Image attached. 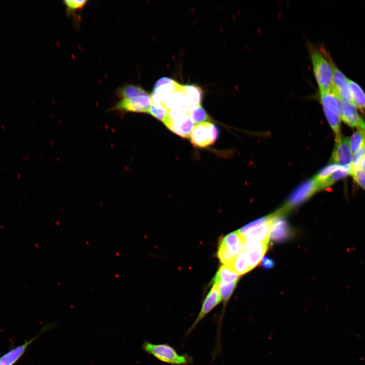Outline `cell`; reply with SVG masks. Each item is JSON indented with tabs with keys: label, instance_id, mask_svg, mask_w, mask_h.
Masks as SVG:
<instances>
[{
	"label": "cell",
	"instance_id": "obj_36",
	"mask_svg": "<svg viewBox=\"0 0 365 365\" xmlns=\"http://www.w3.org/2000/svg\"></svg>",
	"mask_w": 365,
	"mask_h": 365
},
{
	"label": "cell",
	"instance_id": "obj_4",
	"mask_svg": "<svg viewBox=\"0 0 365 365\" xmlns=\"http://www.w3.org/2000/svg\"><path fill=\"white\" fill-rule=\"evenodd\" d=\"M320 190L318 185L313 178L302 183L289 196L286 203L278 211L283 215L298 206Z\"/></svg>",
	"mask_w": 365,
	"mask_h": 365
},
{
	"label": "cell",
	"instance_id": "obj_12",
	"mask_svg": "<svg viewBox=\"0 0 365 365\" xmlns=\"http://www.w3.org/2000/svg\"><path fill=\"white\" fill-rule=\"evenodd\" d=\"M244 243L246 246L245 252L251 270L263 259L268 249L269 241H249Z\"/></svg>",
	"mask_w": 365,
	"mask_h": 365
},
{
	"label": "cell",
	"instance_id": "obj_35",
	"mask_svg": "<svg viewBox=\"0 0 365 365\" xmlns=\"http://www.w3.org/2000/svg\"><path fill=\"white\" fill-rule=\"evenodd\" d=\"M360 169L365 172V157L363 158L360 167Z\"/></svg>",
	"mask_w": 365,
	"mask_h": 365
},
{
	"label": "cell",
	"instance_id": "obj_22",
	"mask_svg": "<svg viewBox=\"0 0 365 365\" xmlns=\"http://www.w3.org/2000/svg\"><path fill=\"white\" fill-rule=\"evenodd\" d=\"M228 265L239 276L250 271L245 251H239L232 262Z\"/></svg>",
	"mask_w": 365,
	"mask_h": 365
},
{
	"label": "cell",
	"instance_id": "obj_2",
	"mask_svg": "<svg viewBox=\"0 0 365 365\" xmlns=\"http://www.w3.org/2000/svg\"><path fill=\"white\" fill-rule=\"evenodd\" d=\"M141 348L147 354L170 365H189L194 361L192 356L185 353L180 354L167 343L155 344L146 341L142 343Z\"/></svg>",
	"mask_w": 365,
	"mask_h": 365
},
{
	"label": "cell",
	"instance_id": "obj_5",
	"mask_svg": "<svg viewBox=\"0 0 365 365\" xmlns=\"http://www.w3.org/2000/svg\"><path fill=\"white\" fill-rule=\"evenodd\" d=\"M152 103L149 94L130 98L121 99L112 107V110L121 113H148Z\"/></svg>",
	"mask_w": 365,
	"mask_h": 365
},
{
	"label": "cell",
	"instance_id": "obj_1",
	"mask_svg": "<svg viewBox=\"0 0 365 365\" xmlns=\"http://www.w3.org/2000/svg\"><path fill=\"white\" fill-rule=\"evenodd\" d=\"M314 76L319 92L332 89L333 67L331 57L324 49L308 44Z\"/></svg>",
	"mask_w": 365,
	"mask_h": 365
},
{
	"label": "cell",
	"instance_id": "obj_34",
	"mask_svg": "<svg viewBox=\"0 0 365 365\" xmlns=\"http://www.w3.org/2000/svg\"><path fill=\"white\" fill-rule=\"evenodd\" d=\"M262 266L264 268L270 269L274 266V263L272 259L265 257L262 259Z\"/></svg>",
	"mask_w": 365,
	"mask_h": 365
},
{
	"label": "cell",
	"instance_id": "obj_33",
	"mask_svg": "<svg viewBox=\"0 0 365 365\" xmlns=\"http://www.w3.org/2000/svg\"><path fill=\"white\" fill-rule=\"evenodd\" d=\"M350 175L354 180L365 190V172L360 169L351 170Z\"/></svg>",
	"mask_w": 365,
	"mask_h": 365
},
{
	"label": "cell",
	"instance_id": "obj_10",
	"mask_svg": "<svg viewBox=\"0 0 365 365\" xmlns=\"http://www.w3.org/2000/svg\"><path fill=\"white\" fill-rule=\"evenodd\" d=\"M57 325L56 323L46 324L41 328L40 333L31 339L25 341V343L11 350L0 357V365H13L22 356L28 346L43 333L51 330Z\"/></svg>",
	"mask_w": 365,
	"mask_h": 365
},
{
	"label": "cell",
	"instance_id": "obj_7",
	"mask_svg": "<svg viewBox=\"0 0 365 365\" xmlns=\"http://www.w3.org/2000/svg\"><path fill=\"white\" fill-rule=\"evenodd\" d=\"M331 62L333 72L332 90L341 101L353 104L349 88V79L339 69L332 59Z\"/></svg>",
	"mask_w": 365,
	"mask_h": 365
},
{
	"label": "cell",
	"instance_id": "obj_27",
	"mask_svg": "<svg viewBox=\"0 0 365 365\" xmlns=\"http://www.w3.org/2000/svg\"><path fill=\"white\" fill-rule=\"evenodd\" d=\"M342 167L335 164H330L321 169L314 177L317 182L319 188L320 185L324 181L334 172L341 169ZM320 189V188H319Z\"/></svg>",
	"mask_w": 365,
	"mask_h": 365
},
{
	"label": "cell",
	"instance_id": "obj_14",
	"mask_svg": "<svg viewBox=\"0 0 365 365\" xmlns=\"http://www.w3.org/2000/svg\"><path fill=\"white\" fill-rule=\"evenodd\" d=\"M341 119L351 127H358L365 131V121L357 112V108L351 103L342 101Z\"/></svg>",
	"mask_w": 365,
	"mask_h": 365
},
{
	"label": "cell",
	"instance_id": "obj_15",
	"mask_svg": "<svg viewBox=\"0 0 365 365\" xmlns=\"http://www.w3.org/2000/svg\"><path fill=\"white\" fill-rule=\"evenodd\" d=\"M271 226L270 237L275 242L284 241L291 235V230L287 222L277 211Z\"/></svg>",
	"mask_w": 365,
	"mask_h": 365
},
{
	"label": "cell",
	"instance_id": "obj_13",
	"mask_svg": "<svg viewBox=\"0 0 365 365\" xmlns=\"http://www.w3.org/2000/svg\"><path fill=\"white\" fill-rule=\"evenodd\" d=\"M163 123L166 127L174 133L182 137L188 138L194 127V123L188 116L174 120L167 118Z\"/></svg>",
	"mask_w": 365,
	"mask_h": 365
},
{
	"label": "cell",
	"instance_id": "obj_28",
	"mask_svg": "<svg viewBox=\"0 0 365 365\" xmlns=\"http://www.w3.org/2000/svg\"><path fill=\"white\" fill-rule=\"evenodd\" d=\"M352 154H354L365 143V131L358 129L349 138Z\"/></svg>",
	"mask_w": 365,
	"mask_h": 365
},
{
	"label": "cell",
	"instance_id": "obj_9",
	"mask_svg": "<svg viewBox=\"0 0 365 365\" xmlns=\"http://www.w3.org/2000/svg\"><path fill=\"white\" fill-rule=\"evenodd\" d=\"M181 86L170 78H161L154 84L153 92L150 95L152 102L162 104L166 96L179 89Z\"/></svg>",
	"mask_w": 365,
	"mask_h": 365
},
{
	"label": "cell",
	"instance_id": "obj_25",
	"mask_svg": "<svg viewBox=\"0 0 365 365\" xmlns=\"http://www.w3.org/2000/svg\"><path fill=\"white\" fill-rule=\"evenodd\" d=\"M351 171V166L342 167L341 169L334 172L320 185V190L325 189L333 185L337 181L350 175Z\"/></svg>",
	"mask_w": 365,
	"mask_h": 365
},
{
	"label": "cell",
	"instance_id": "obj_21",
	"mask_svg": "<svg viewBox=\"0 0 365 365\" xmlns=\"http://www.w3.org/2000/svg\"><path fill=\"white\" fill-rule=\"evenodd\" d=\"M239 276L228 265H223L216 272L213 279V284L238 281Z\"/></svg>",
	"mask_w": 365,
	"mask_h": 365
},
{
	"label": "cell",
	"instance_id": "obj_19",
	"mask_svg": "<svg viewBox=\"0 0 365 365\" xmlns=\"http://www.w3.org/2000/svg\"><path fill=\"white\" fill-rule=\"evenodd\" d=\"M183 91L187 100L188 105H200L202 101L203 91L202 88L195 85H181Z\"/></svg>",
	"mask_w": 365,
	"mask_h": 365
},
{
	"label": "cell",
	"instance_id": "obj_23",
	"mask_svg": "<svg viewBox=\"0 0 365 365\" xmlns=\"http://www.w3.org/2000/svg\"><path fill=\"white\" fill-rule=\"evenodd\" d=\"M116 93L121 99L135 97L148 94L141 87L132 84L120 87Z\"/></svg>",
	"mask_w": 365,
	"mask_h": 365
},
{
	"label": "cell",
	"instance_id": "obj_29",
	"mask_svg": "<svg viewBox=\"0 0 365 365\" xmlns=\"http://www.w3.org/2000/svg\"><path fill=\"white\" fill-rule=\"evenodd\" d=\"M168 111L162 104L152 102L148 113L163 122L167 117Z\"/></svg>",
	"mask_w": 365,
	"mask_h": 365
},
{
	"label": "cell",
	"instance_id": "obj_16",
	"mask_svg": "<svg viewBox=\"0 0 365 365\" xmlns=\"http://www.w3.org/2000/svg\"><path fill=\"white\" fill-rule=\"evenodd\" d=\"M319 98L323 111L332 112L341 118L342 101L332 89L319 92Z\"/></svg>",
	"mask_w": 365,
	"mask_h": 365
},
{
	"label": "cell",
	"instance_id": "obj_32",
	"mask_svg": "<svg viewBox=\"0 0 365 365\" xmlns=\"http://www.w3.org/2000/svg\"><path fill=\"white\" fill-rule=\"evenodd\" d=\"M272 216V214L269 215L268 216H266L265 217L261 218L260 219L257 220L246 225L244 227L241 228L237 231L239 232V233L240 235H242L244 233H245L246 231H247L248 230L251 229L252 228H256L258 226H259L260 225H262L266 223L271 218Z\"/></svg>",
	"mask_w": 365,
	"mask_h": 365
},
{
	"label": "cell",
	"instance_id": "obj_26",
	"mask_svg": "<svg viewBox=\"0 0 365 365\" xmlns=\"http://www.w3.org/2000/svg\"><path fill=\"white\" fill-rule=\"evenodd\" d=\"M87 0H65L63 1L67 16L76 17L77 12L83 10L88 3Z\"/></svg>",
	"mask_w": 365,
	"mask_h": 365
},
{
	"label": "cell",
	"instance_id": "obj_30",
	"mask_svg": "<svg viewBox=\"0 0 365 365\" xmlns=\"http://www.w3.org/2000/svg\"><path fill=\"white\" fill-rule=\"evenodd\" d=\"M217 256L221 263L224 265L229 264L235 257L230 253L226 247L221 242L219 243Z\"/></svg>",
	"mask_w": 365,
	"mask_h": 365
},
{
	"label": "cell",
	"instance_id": "obj_17",
	"mask_svg": "<svg viewBox=\"0 0 365 365\" xmlns=\"http://www.w3.org/2000/svg\"><path fill=\"white\" fill-rule=\"evenodd\" d=\"M162 104L168 110L178 108L187 109L189 105L186 96L181 90V86L179 89L166 96Z\"/></svg>",
	"mask_w": 365,
	"mask_h": 365
},
{
	"label": "cell",
	"instance_id": "obj_11",
	"mask_svg": "<svg viewBox=\"0 0 365 365\" xmlns=\"http://www.w3.org/2000/svg\"><path fill=\"white\" fill-rule=\"evenodd\" d=\"M276 213H272L271 218L266 223L252 228L240 235L242 240L244 242L249 241H269L273 220Z\"/></svg>",
	"mask_w": 365,
	"mask_h": 365
},
{
	"label": "cell",
	"instance_id": "obj_18",
	"mask_svg": "<svg viewBox=\"0 0 365 365\" xmlns=\"http://www.w3.org/2000/svg\"><path fill=\"white\" fill-rule=\"evenodd\" d=\"M348 85L352 103L361 112H365V93L362 88L350 79Z\"/></svg>",
	"mask_w": 365,
	"mask_h": 365
},
{
	"label": "cell",
	"instance_id": "obj_3",
	"mask_svg": "<svg viewBox=\"0 0 365 365\" xmlns=\"http://www.w3.org/2000/svg\"><path fill=\"white\" fill-rule=\"evenodd\" d=\"M219 129L209 122L195 125L190 136L191 143L195 147L205 148L213 144L219 136Z\"/></svg>",
	"mask_w": 365,
	"mask_h": 365
},
{
	"label": "cell",
	"instance_id": "obj_31",
	"mask_svg": "<svg viewBox=\"0 0 365 365\" xmlns=\"http://www.w3.org/2000/svg\"><path fill=\"white\" fill-rule=\"evenodd\" d=\"M353 155L351 169V170L359 169L361 162L365 157V143Z\"/></svg>",
	"mask_w": 365,
	"mask_h": 365
},
{
	"label": "cell",
	"instance_id": "obj_20",
	"mask_svg": "<svg viewBox=\"0 0 365 365\" xmlns=\"http://www.w3.org/2000/svg\"><path fill=\"white\" fill-rule=\"evenodd\" d=\"M220 242L226 247L233 257H235L240 251L242 239L239 232L236 231L223 237Z\"/></svg>",
	"mask_w": 365,
	"mask_h": 365
},
{
	"label": "cell",
	"instance_id": "obj_6",
	"mask_svg": "<svg viewBox=\"0 0 365 365\" xmlns=\"http://www.w3.org/2000/svg\"><path fill=\"white\" fill-rule=\"evenodd\" d=\"M222 301L220 293L217 285L213 284L202 303L200 312L186 333L187 337L196 327L199 323Z\"/></svg>",
	"mask_w": 365,
	"mask_h": 365
},
{
	"label": "cell",
	"instance_id": "obj_8",
	"mask_svg": "<svg viewBox=\"0 0 365 365\" xmlns=\"http://www.w3.org/2000/svg\"><path fill=\"white\" fill-rule=\"evenodd\" d=\"M352 158L349 138L341 135L336 138L331 157L333 163L342 167L350 166Z\"/></svg>",
	"mask_w": 365,
	"mask_h": 365
},
{
	"label": "cell",
	"instance_id": "obj_24",
	"mask_svg": "<svg viewBox=\"0 0 365 365\" xmlns=\"http://www.w3.org/2000/svg\"><path fill=\"white\" fill-rule=\"evenodd\" d=\"M186 110L188 116L194 123L199 124L211 120L210 116L201 104L190 106Z\"/></svg>",
	"mask_w": 365,
	"mask_h": 365
}]
</instances>
